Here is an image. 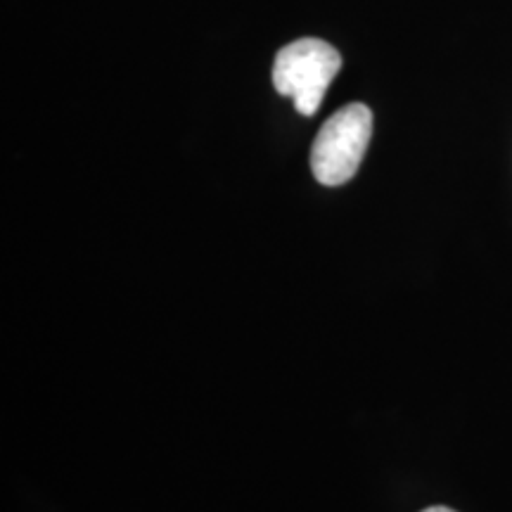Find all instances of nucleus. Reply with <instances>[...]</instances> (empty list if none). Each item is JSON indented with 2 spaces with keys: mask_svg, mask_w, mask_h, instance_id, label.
<instances>
[{
  "mask_svg": "<svg viewBox=\"0 0 512 512\" xmlns=\"http://www.w3.org/2000/svg\"><path fill=\"white\" fill-rule=\"evenodd\" d=\"M342 69V55L320 38H299L278 50L273 62V86L292 98L302 117H313Z\"/></svg>",
  "mask_w": 512,
  "mask_h": 512,
  "instance_id": "obj_1",
  "label": "nucleus"
},
{
  "mask_svg": "<svg viewBox=\"0 0 512 512\" xmlns=\"http://www.w3.org/2000/svg\"><path fill=\"white\" fill-rule=\"evenodd\" d=\"M370 136L373 112L363 102H351L332 114L311 145V171L316 181L330 188L349 183L366 157Z\"/></svg>",
  "mask_w": 512,
  "mask_h": 512,
  "instance_id": "obj_2",
  "label": "nucleus"
},
{
  "mask_svg": "<svg viewBox=\"0 0 512 512\" xmlns=\"http://www.w3.org/2000/svg\"><path fill=\"white\" fill-rule=\"evenodd\" d=\"M422 512H456V510L446 508V505H434V508H427V510H422Z\"/></svg>",
  "mask_w": 512,
  "mask_h": 512,
  "instance_id": "obj_3",
  "label": "nucleus"
}]
</instances>
